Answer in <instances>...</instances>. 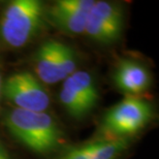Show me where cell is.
<instances>
[{"instance_id":"8992f818","label":"cell","mask_w":159,"mask_h":159,"mask_svg":"<svg viewBox=\"0 0 159 159\" xmlns=\"http://www.w3.org/2000/svg\"><path fill=\"white\" fill-rule=\"evenodd\" d=\"M123 24V11L119 4L95 1L87 17L84 33L96 43H113L120 39Z\"/></svg>"},{"instance_id":"5b68a950","label":"cell","mask_w":159,"mask_h":159,"mask_svg":"<svg viewBox=\"0 0 159 159\" xmlns=\"http://www.w3.org/2000/svg\"><path fill=\"white\" fill-rule=\"evenodd\" d=\"M1 91L16 109L44 112L51 103L50 94L43 83L29 71L11 75L1 87Z\"/></svg>"},{"instance_id":"7c38bea8","label":"cell","mask_w":159,"mask_h":159,"mask_svg":"<svg viewBox=\"0 0 159 159\" xmlns=\"http://www.w3.org/2000/svg\"><path fill=\"white\" fill-rule=\"evenodd\" d=\"M1 87H2V83H1V74H0V94H1Z\"/></svg>"},{"instance_id":"277c9868","label":"cell","mask_w":159,"mask_h":159,"mask_svg":"<svg viewBox=\"0 0 159 159\" xmlns=\"http://www.w3.org/2000/svg\"><path fill=\"white\" fill-rule=\"evenodd\" d=\"M59 98L72 118L83 119L96 107L99 93L90 72L75 70L64 80Z\"/></svg>"},{"instance_id":"30bf717a","label":"cell","mask_w":159,"mask_h":159,"mask_svg":"<svg viewBox=\"0 0 159 159\" xmlns=\"http://www.w3.org/2000/svg\"><path fill=\"white\" fill-rule=\"evenodd\" d=\"M50 20L56 25L59 29L70 34H81L85 32L87 17L75 12L65 11L55 3L48 11Z\"/></svg>"},{"instance_id":"ba28073f","label":"cell","mask_w":159,"mask_h":159,"mask_svg":"<svg viewBox=\"0 0 159 159\" xmlns=\"http://www.w3.org/2000/svg\"><path fill=\"white\" fill-rule=\"evenodd\" d=\"M151 75L142 63L131 59H122L114 74V82L128 96L142 94L151 85Z\"/></svg>"},{"instance_id":"9c48e42d","label":"cell","mask_w":159,"mask_h":159,"mask_svg":"<svg viewBox=\"0 0 159 159\" xmlns=\"http://www.w3.org/2000/svg\"><path fill=\"white\" fill-rule=\"evenodd\" d=\"M60 46L56 40L41 43L33 56V64L37 79L43 84H55L60 79Z\"/></svg>"},{"instance_id":"6da1fadb","label":"cell","mask_w":159,"mask_h":159,"mask_svg":"<svg viewBox=\"0 0 159 159\" xmlns=\"http://www.w3.org/2000/svg\"><path fill=\"white\" fill-rule=\"evenodd\" d=\"M4 122L14 138L37 154H51L63 143V131L57 121L46 112L15 107L7 114Z\"/></svg>"},{"instance_id":"8fae6325","label":"cell","mask_w":159,"mask_h":159,"mask_svg":"<svg viewBox=\"0 0 159 159\" xmlns=\"http://www.w3.org/2000/svg\"><path fill=\"white\" fill-rule=\"evenodd\" d=\"M0 159H11L9 154L7 153V151L0 145Z\"/></svg>"},{"instance_id":"52a82bcc","label":"cell","mask_w":159,"mask_h":159,"mask_svg":"<svg viewBox=\"0 0 159 159\" xmlns=\"http://www.w3.org/2000/svg\"><path fill=\"white\" fill-rule=\"evenodd\" d=\"M129 145V139H95L71 147L58 159H118Z\"/></svg>"},{"instance_id":"3957f363","label":"cell","mask_w":159,"mask_h":159,"mask_svg":"<svg viewBox=\"0 0 159 159\" xmlns=\"http://www.w3.org/2000/svg\"><path fill=\"white\" fill-rule=\"evenodd\" d=\"M154 117L149 101L136 96H127L104 114L100 130L112 139H129L148 125Z\"/></svg>"},{"instance_id":"7a4b0ae2","label":"cell","mask_w":159,"mask_h":159,"mask_svg":"<svg viewBox=\"0 0 159 159\" xmlns=\"http://www.w3.org/2000/svg\"><path fill=\"white\" fill-rule=\"evenodd\" d=\"M44 8L39 0L9 2L0 18V37L4 43L18 49L25 47L43 26Z\"/></svg>"}]
</instances>
